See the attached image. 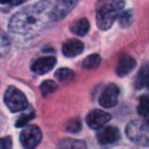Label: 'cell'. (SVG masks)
Wrapping results in <instances>:
<instances>
[{
    "label": "cell",
    "instance_id": "cell-1",
    "mask_svg": "<svg viewBox=\"0 0 149 149\" xmlns=\"http://www.w3.org/2000/svg\"><path fill=\"white\" fill-rule=\"evenodd\" d=\"M48 7L49 3L39 2L21 9L15 13L9 21V31L19 35H26L39 31L45 24L46 19L50 21V11L48 13Z\"/></svg>",
    "mask_w": 149,
    "mask_h": 149
},
{
    "label": "cell",
    "instance_id": "cell-2",
    "mask_svg": "<svg viewBox=\"0 0 149 149\" xmlns=\"http://www.w3.org/2000/svg\"><path fill=\"white\" fill-rule=\"evenodd\" d=\"M125 6L124 0H101L96 6V23L99 29L111 28Z\"/></svg>",
    "mask_w": 149,
    "mask_h": 149
},
{
    "label": "cell",
    "instance_id": "cell-3",
    "mask_svg": "<svg viewBox=\"0 0 149 149\" xmlns=\"http://www.w3.org/2000/svg\"><path fill=\"white\" fill-rule=\"evenodd\" d=\"M4 100L5 105L8 109L13 112L21 111L28 107V100L25 94L13 86H9L4 92Z\"/></svg>",
    "mask_w": 149,
    "mask_h": 149
},
{
    "label": "cell",
    "instance_id": "cell-4",
    "mask_svg": "<svg viewBox=\"0 0 149 149\" xmlns=\"http://www.w3.org/2000/svg\"><path fill=\"white\" fill-rule=\"evenodd\" d=\"M42 140V132L35 125L26 126L19 135V141L24 149H35Z\"/></svg>",
    "mask_w": 149,
    "mask_h": 149
},
{
    "label": "cell",
    "instance_id": "cell-5",
    "mask_svg": "<svg viewBox=\"0 0 149 149\" xmlns=\"http://www.w3.org/2000/svg\"><path fill=\"white\" fill-rule=\"evenodd\" d=\"M79 0H57L55 6L50 9L49 19L51 22H59L63 19L74 7L77 5Z\"/></svg>",
    "mask_w": 149,
    "mask_h": 149
},
{
    "label": "cell",
    "instance_id": "cell-6",
    "mask_svg": "<svg viewBox=\"0 0 149 149\" xmlns=\"http://www.w3.org/2000/svg\"><path fill=\"white\" fill-rule=\"evenodd\" d=\"M118 86L114 84H109L107 85L102 91L101 95L99 97V103L102 107L111 108L118 104Z\"/></svg>",
    "mask_w": 149,
    "mask_h": 149
},
{
    "label": "cell",
    "instance_id": "cell-7",
    "mask_svg": "<svg viewBox=\"0 0 149 149\" xmlns=\"http://www.w3.org/2000/svg\"><path fill=\"white\" fill-rule=\"evenodd\" d=\"M111 120V116L108 112L100 109H94L87 114L86 122L92 130H99Z\"/></svg>",
    "mask_w": 149,
    "mask_h": 149
},
{
    "label": "cell",
    "instance_id": "cell-8",
    "mask_svg": "<svg viewBox=\"0 0 149 149\" xmlns=\"http://www.w3.org/2000/svg\"><path fill=\"white\" fill-rule=\"evenodd\" d=\"M56 64V58L53 56H44L38 58L36 61L33 62L31 70L37 74H45L54 68Z\"/></svg>",
    "mask_w": 149,
    "mask_h": 149
},
{
    "label": "cell",
    "instance_id": "cell-9",
    "mask_svg": "<svg viewBox=\"0 0 149 149\" xmlns=\"http://www.w3.org/2000/svg\"><path fill=\"white\" fill-rule=\"evenodd\" d=\"M120 131L116 127L108 126L105 128H101V130L97 133V140L100 144H111L120 139Z\"/></svg>",
    "mask_w": 149,
    "mask_h": 149
},
{
    "label": "cell",
    "instance_id": "cell-10",
    "mask_svg": "<svg viewBox=\"0 0 149 149\" xmlns=\"http://www.w3.org/2000/svg\"><path fill=\"white\" fill-rule=\"evenodd\" d=\"M137 61L135 58H133L130 55H122L118 61L116 65V74L120 77H125L129 74L135 68H136Z\"/></svg>",
    "mask_w": 149,
    "mask_h": 149
},
{
    "label": "cell",
    "instance_id": "cell-11",
    "mask_svg": "<svg viewBox=\"0 0 149 149\" xmlns=\"http://www.w3.org/2000/svg\"><path fill=\"white\" fill-rule=\"evenodd\" d=\"M84 51V43L80 40L72 39L62 46V53L66 57H76Z\"/></svg>",
    "mask_w": 149,
    "mask_h": 149
},
{
    "label": "cell",
    "instance_id": "cell-12",
    "mask_svg": "<svg viewBox=\"0 0 149 149\" xmlns=\"http://www.w3.org/2000/svg\"><path fill=\"white\" fill-rule=\"evenodd\" d=\"M55 149H87L86 143L82 140L65 138L59 141Z\"/></svg>",
    "mask_w": 149,
    "mask_h": 149
},
{
    "label": "cell",
    "instance_id": "cell-13",
    "mask_svg": "<svg viewBox=\"0 0 149 149\" xmlns=\"http://www.w3.org/2000/svg\"><path fill=\"white\" fill-rule=\"evenodd\" d=\"M70 32L74 33V35L85 36L90 30V23L86 17H82V19L74 22L70 27Z\"/></svg>",
    "mask_w": 149,
    "mask_h": 149
},
{
    "label": "cell",
    "instance_id": "cell-14",
    "mask_svg": "<svg viewBox=\"0 0 149 149\" xmlns=\"http://www.w3.org/2000/svg\"><path fill=\"white\" fill-rule=\"evenodd\" d=\"M147 85H149V64H145L140 68L135 82V87L137 89H141Z\"/></svg>",
    "mask_w": 149,
    "mask_h": 149
},
{
    "label": "cell",
    "instance_id": "cell-15",
    "mask_svg": "<svg viewBox=\"0 0 149 149\" xmlns=\"http://www.w3.org/2000/svg\"><path fill=\"white\" fill-rule=\"evenodd\" d=\"M35 118V111L32 107H28L27 111H25L15 122V127L17 128H23V127H26L28 124H29L30 120H32Z\"/></svg>",
    "mask_w": 149,
    "mask_h": 149
},
{
    "label": "cell",
    "instance_id": "cell-16",
    "mask_svg": "<svg viewBox=\"0 0 149 149\" xmlns=\"http://www.w3.org/2000/svg\"><path fill=\"white\" fill-rule=\"evenodd\" d=\"M101 63V57L98 54H91L83 60V68L86 70H94Z\"/></svg>",
    "mask_w": 149,
    "mask_h": 149
},
{
    "label": "cell",
    "instance_id": "cell-17",
    "mask_svg": "<svg viewBox=\"0 0 149 149\" xmlns=\"http://www.w3.org/2000/svg\"><path fill=\"white\" fill-rule=\"evenodd\" d=\"M10 50V41L7 35L0 29V57H4Z\"/></svg>",
    "mask_w": 149,
    "mask_h": 149
},
{
    "label": "cell",
    "instance_id": "cell-18",
    "mask_svg": "<svg viewBox=\"0 0 149 149\" xmlns=\"http://www.w3.org/2000/svg\"><path fill=\"white\" fill-rule=\"evenodd\" d=\"M55 78L60 82H68L70 80L74 79V74L72 70L68 68H61L59 70H57L54 74Z\"/></svg>",
    "mask_w": 149,
    "mask_h": 149
},
{
    "label": "cell",
    "instance_id": "cell-19",
    "mask_svg": "<svg viewBox=\"0 0 149 149\" xmlns=\"http://www.w3.org/2000/svg\"><path fill=\"white\" fill-rule=\"evenodd\" d=\"M57 89V85L54 81L52 80H46V81L42 82L40 85V91H41L43 96H48L51 93H53L55 90Z\"/></svg>",
    "mask_w": 149,
    "mask_h": 149
},
{
    "label": "cell",
    "instance_id": "cell-20",
    "mask_svg": "<svg viewBox=\"0 0 149 149\" xmlns=\"http://www.w3.org/2000/svg\"><path fill=\"white\" fill-rule=\"evenodd\" d=\"M138 113L142 116H149V96H141L138 105Z\"/></svg>",
    "mask_w": 149,
    "mask_h": 149
},
{
    "label": "cell",
    "instance_id": "cell-21",
    "mask_svg": "<svg viewBox=\"0 0 149 149\" xmlns=\"http://www.w3.org/2000/svg\"><path fill=\"white\" fill-rule=\"evenodd\" d=\"M65 130L70 133H79L82 130V122L79 118H72L68 122Z\"/></svg>",
    "mask_w": 149,
    "mask_h": 149
},
{
    "label": "cell",
    "instance_id": "cell-22",
    "mask_svg": "<svg viewBox=\"0 0 149 149\" xmlns=\"http://www.w3.org/2000/svg\"><path fill=\"white\" fill-rule=\"evenodd\" d=\"M118 22H120V25L123 28H127L132 24L133 22V13L132 10H126L120 13V15H118Z\"/></svg>",
    "mask_w": 149,
    "mask_h": 149
},
{
    "label": "cell",
    "instance_id": "cell-23",
    "mask_svg": "<svg viewBox=\"0 0 149 149\" xmlns=\"http://www.w3.org/2000/svg\"><path fill=\"white\" fill-rule=\"evenodd\" d=\"M0 149H13V139L11 137L0 138Z\"/></svg>",
    "mask_w": 149,
    "mask_h": 149
},
{
    "label": "cell",
    "instance_id": "cell-24",
    "mask_svg": "<svg viewBox=\"0 0 149 149\" xmlns=\"http://www.w3.org/2000/svg\"><path fill=\"white\" fill-rule=\"evenodd\" d=\"M25 1L26 0H13V1L10 2V4L15 5V6H17V5H19V4H22V3H24Z\"/></svg>",
    "mask_w": 149,
    "mask_h": 149
},
{
    "label": "cell",
    "instance_id": "cell-25",
    "mask_svg": "<svg viewBox=\"0 0 149 149\" xmlns=\"http://www.w3.org/2000/svg\"><path fill=\"white\" fill-rule=\"evenodd\" d=\"M13 0H0V4H6V3H10Z\"/></svg>",
    "mask_w": 149,
    "mask_h": 149
},
{
    "label": "cell",
    "instance_id": "cell-26",
    "mask_svg": "<svg viewBox=\"0 0 149 149\" xmlns=\"http://www.w3.org/2000/svg\"><path fill=\"white\" fill-rule=\"evenodd\" d=\"M148 86H149V85H148Z\"/></svg>",
    "mask_w": 149,
    "mask_h": 149
}]
</instances>
